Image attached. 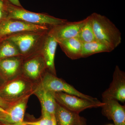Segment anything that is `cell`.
<instances>
[{
	"label": "cell",
	"mask_w": 125,
	"mask_h": 125,
	"mask_svg": "<svg viewBox=\"0 0 125 125\" xmlns=\"http://www.w3.org/2000/svg\"><path fill=\"white\" fill-rule=\"evenodd\" d=\"M47 71L45 61L39 52L24 59L21 75L38 85Z\"/></svg>",
	"instance_id": "8992f818"
},
{
	"label": "cell",
	"mask_w": 125,
	"mask_h": 125,
	"mask_svg": "<svg viewBox=\"0 0 125 125\" xmlns=\"http://www.w3.org/2000/svg\"><path fill=\"white\" fill-rule=\"evenodd\" d=\"M87 18L77 22H67L59 25L50 28L48 33L60 41L73 38L77 37L80 31L88 20Z\"/></svg>",
	"instance_id": "30bf717a"
},
{
	"label": "cell",
	"mask_w": 125,
	"mask_h": 125,
	"mask_svg": "<svg viewBox=\"0 0 125 125\" xmlns=\"http://www.w3.org/2000/svg\"><path fill=\"white\" fill-rule=\"evenodd\" d=\"M7 112L6 110L0 107V118H1Z\"/></svg>",
	"instance_id": "484cf974"
},
{
	"label": "cell",
	"mask_w": 125,
	"mask_h": 125,
	"mask_svg": "<svg viewBox=\"0 0 125 125\" xmlns=\"http://www.w3.org/2000/svg\"></svg>",
	"instance_id": "4dcf8cb0"
},
{
	"label": "cell",
	"mask_w": 125,
	"mask_h": 125,
	"mask_svg": "<svg viewBox=\"0 0 125 125\" xmlns=\"http://www.w3.org/2000/svg\"><path fill=\"white\" fill-rule=\"evenodd\" d=\"M39 84L45 89L54 93L62 92L78 96L80 97L93 102H99L97 99L81 93L72 85L64 80L57 77L47 71Z\"/></svg>",
	"instance_id": "5b68a950"
},
{
	"label": "cell",
	"mask_w": 125,
	"mask_h": 125,
	"mask_svg": "<svg viewBox=\"0 0 125 125\" xmlns=\"http://www.w3.org/2000/svg\"><path fill=\"white\" fill-rule=\"evenodd\" d=\"M50 27L36 25L13 19H7L0 23V38L29 31H48Z\"/></svg>",
	"instance_id": "ba28073f"
},
{
	"label": "cell",
	"mask_w": 125,
	"mask_h": 125,
	"mask_svg": "<svg viewBox=\"0 0 125 125\" xmlns=\"http://www.w3.org/2000/svg\"><path fill=\"white\" fill-rule=\"evenodd\" d=\"M77 37L83 43L90 42L96 40L90 16L88 20L81 28Z\"/></svg>",
	"instance_id": "ffe728a7"
},
{
	"label": "cell",
	"mask_w": 125,
	"mask_h": 125,
	"mask_svg": "<svg viewBox=\"0 0 125 125\" xmlns=\"http://www.w3.org/2000/svg\"><path fill=\"white\" fill-rule=\"evenodd\" d=\"M11 104L6 102L0 97V107L6 110L10 106Z\"/></svg>",
	"instance_id": "603a6c76"
},
{
	"label": "cell",
	"mask_w": 125,
	"mask_h": 125,
	"mask_svg": "<svg viewBox=\"0 0 125 125\" xmlns=\"http://www.w3.org/2000/svg\"><path fill=\"white\" fill-rule=\"evenodd\" d=\"M31 96L25 97L13 103L6 111V113L0 118L2 125H16L24 121L27 103Z\"/></svg>",
	"instance_id": "8fae6325"
},
{
	"label": "cell",
	"mask_w": 125,
	"mask_h": 125,
	"mask_svg": "<svg viewBox=\"0 0 125 125\" xmlns=\"http://www.w3.org/2000/svg\"><path fill=\"white\" fill-rule=\"evenodd\" d=\"M37 85L21 75L6 81L0 88V97L11 104L26 96L33 94Z\"/></svg>",
	"instance_id": "3957f363"
},
{
	"label": "cell",
	"mask_w": 125,
	"mask_h": 125,
	"mask_svg": "<svg viewBox=\"0 0 125 125\" xmlns=\"http://www.w3.org/2000/svg\"><path fill=\"white\" fill-rule=\"evenodd\" d=\"M0 125H1V124L0 123Z\"/></svg>",
	"instance_id": "f546056e"
},
{
	"label": "cell",
	"mask_w": 125,
	"mask_h": 125,
	"mask_svg": "<svg viewBox=\"0 0 125 125\" xmlns=\"http://www.w3.org/2000/svg\"><path fill=\"white\" fill-rule=\"evenodd\" d=\"M96 40L114 50L121 42V33L106 17L96 13L90 15Z\"/></svg>",
	"instance_id": "6da1fadb"
},
{
	"label": "cell",
	"mask_w": 125,
	"mask_h": 125,
	"mask_svg": "<svg viewBox=\"0 0 125 125\" xmlns=\"http://www.w3.org/2000/svg\"><path fill=\"white\" fill-rule=\"evenodd\" d=\"M6 81L0 70V88L2 86Z\"/></svg>",
	"instance_id": "d4e9b609"
},
{
	"label": "cell",
	"mask_w": 125,
	"mask_h": 125,
	"mask_svg": "<svg viewBox=\"0 0 125 125\" xmlns=\"http://www.w3.org/2000/svg\"><path fill=\"white\" fill-rule=\"evenodd\" d=\"M11 4L19 7H23L19 0H7Z\"/></svg>",
	"instance_id": "cb8c5ba5"
},
{
	"label": "cell",
	"mask_w": 125,
	"mask_h": 125,
	"mask_svg": "<svg viewBox=\"0 0 125 125\" xmlns=\"http://www.w3.org/2000/svg\"><path fill=\"white\" fill-rule=\"evenodd\" d=\"M7 19L22 21L36 25L47 26L51 28L59 25L67 21V20L59 19L47 14L37 13L27 10L23 8L15 6L8 1Z\"/></svg>",
	"instance_id": "277c9868"
},
{
	"label": "cell",
	"mask_w": 125,
	"mask_h": 125,
	"mask_svg": "<svg viewBox=\"0 0 125 125\" xmlns=\"http://www.w3.org/2000/svg\"><path fill=\"white\" fill-rule=\"evenodd\" d=\"M104 104L102 107L103 114L112 120L114 125H125V106L121 105L114 100L103 101Z\"/></svg>",
	"instance_id": "4fadbf2b"
},
{
	"label": "cell",
	"mask_w": 125,
	"mask_h": 125,
	"mask_svg": "<svg viewBox=\"0 0 125 125\" xmlns=\"http://www.w3.org/2000/svg\"><path fill=\"white\" fill-rule=\"evenodd\" d=\"M23 122L22 123H21V124H19V125H25V124H24V123H23Z\"/></svg>",
	"instance_id": "83f0119b"
},
{
	"label": "cell",
	"mask_w": 125,
	"mask_h": 125,
	"mask_svg": "<svg viewBox=\"0 0 125 125\" xmlns=\"http://www.w3.org/2000/svg\"><path fill=\"white\" fill-rule=\"evenodd\" d=\"M58 45L55 39L48 32L39 52L45 61L47 71L55 75H56V73L55 59Z\"/></svg>",
	"instance_id": "7c38bea8"
},
{
	"label": "cell",
	"mask_w": 125,
	"mask_h": 125,
	"mask_svg": "<svg viewBox=\"0 0 125 125\" xmlns=\"http://www.w3.org/2000/svg\"><path fill=\"white\" fill-rule=\"evenodd\" d=\"M103 101L114 100L125 102V73L118 66L115 68L113 79L109 88L102 94Z\"/></svg>",
	"instance_id": "9c48e42d"
},
{
	"label": "cell",
	"mask_w": 125,
	"mask_h": 125,
	"mask_svg": "<svg viewBox=\"0 0 125 125\" xmlns=\"http://www.w3.org/2000/svg\"><path fill=\"white\" fill-rule=\"evenodd\" d=\"M8 2L7 0H0V23L8 18Z\"/></svg>",
	"instance_id": "7402d4cb"
},
{
	"label": "cell",
	"mask_w": 125,
	"mask_h": 125,
	"mask_svg": "<svg viewBox=\"0 0 125 125\" xmlns=\"http://www.w3.org/2000/svg\"><path fill=\"white\" fill-rule=\"evenodd\" d=\"M55 115L57 125H75L81 119L79 114L66 109L57 103Z\"/></svg>",
	"instance_id": "e0dca14e"
},
{
	"label": "cell",
	"mask_w": 125,
	"mask_h": 125,
	"mask_svg": "<svg viewBox=\"0 0 125 125\" xmlns=\"http://www.w3.org/2000/svg\"><path fill=\"white\" fill-rule=\"evenodd\" d=\"M75 125H84L83 123L82 119H81L80 121L78 123Z\"/></svg>",
	"instance_id": "4316f807"
},
{
	"label": "cell",
	"mask_w": 125,
	"mask_h": 125,
	"mask_svg": "<svg viewBox=\"0 0 125 125\" xmlns=\"http://www.w3.org/2000/svg\"><path fill=\"white\" fill-rule=\"evenodd\" d=\"M23 60L21 56H18L0 61V70L6 81L21 75Z\"/></svg>",
	"instance_id": "5bb4252c"
},
{
	"label": "cell",
	"mask_w": 125,
	"mask_h": 125,
	"mask_svg": "<svg viewBox=\"0 0 125 125\" xmlns=\"http://www.w3.org/2000/svg\"><path fill=\"white\" fill-rule=\"evenodd\" d=\"M33 94L37 96L40 101L42 112L55 115L57 103L54 96V92L45 89L38 84L36 85Z\"/></svg>",
	"instance_id": "9a60e30c"
},
{
	"label": "cell",
	"mask_w": 125,
	"mask_h": 125,
	"mask_svg": "<svg viewBox=\"0 0 125 125\" xmlns=\"http://www.w3.org/2000/svg\"><path fill=\"white\" fill-rule=\"evenodd\" d=\"M113 50L112 48L96 40L90 42L83 43L81 58H85L97 53L110 52Z\"/></svg>",
	"instance_id": "ac0fdd59"
},
{
	"label": "cell",
	"mask_w": 125,
	"mask_h": 125,
	"mask_svg": "<svg viewBox=\"0 0 125 125\" xmlns=\"http://www.w3.org/2000/svg\"><path fill=\"white\" fill-rule=\"evenodd\" d=\"M56 102L66 109L79 114L88 108L102 107L104 103L93 102L80 97L62 93H54Z\"/></svg>",
	"instance_id": "52a82bcc"
},
{
	"label": "cell",
	"mask_w": 125,
	"mask_h": 125,
	"mask_svg": "<svg viewBox=\"0 0 125 125\" xmlns=\"http://www.w3.org/2000/svg\"><path fill=\"white\" fill-rule=\"evenodd\" d=\"M61 49L69 58L72 60L81 58L83 43L77 37L57 41Z\"/></svg>",
	"instance_id": "2e32d148"
},
{
	"label": "cell",
	"mask_w": 125,
	"mask_h": 125,
	"mask_svg": "<svg viewBox=\"0 0 125 125\" xmlns=\"http://www.w3.org/2000/svg\"><path fill=\"white\" fill-rule=\"evenodd\" d=\"M48 31L24 32L5 39L10 40L15 44L21 56L24 59L39 52Z\"/></svg>",
	"instance_id": "7a4b0ae2"
},
{
	"label": "cell",
	"mask_w": 125,
	"mask_h": 125,
	"mask_svg": "<svg viewBox=\"0 0 125 125\" xmlns=\"http://www.w3.org/2000/svg\"><path fill=\"white\" fill-rule=\"evenodd\" d=\"M2 39L0 38V42L1 41V40H2Z\"/></svg>",
	"instance_id": "f1b7e54d"
},
{
	"label": "cell",
	"mask_w": 125,
	"mask_h": 125,
	"mask_svg": "<svg viewBox=\"0 0 125 125\" xmlns=\"http://www.w3.org/2000/svg\"><path fill=\"white\" fill-rule=\"evenodd\" d=\"M18 56L21 55L15 44L8 39H2L0 42V61Z\"/></svg>",
	"instance_id": "d6986e66"
},
{
	"label": "cell",
	"mask_w": 125,
	"mask_h": 125,
	"mask_svg": "<svg viewBox=\"0 0 125 125\" xmlns=\"http://www.w3.org/2000/svg\"><path fill=\"white\" fill-rule=\"evenodd\" d=\"M42 118L34 121H24L23 123L27 125H57L55 115L46 112H42Z\"/></svg>",
	"instance_id": "44dd1931"
}]
</instances>
